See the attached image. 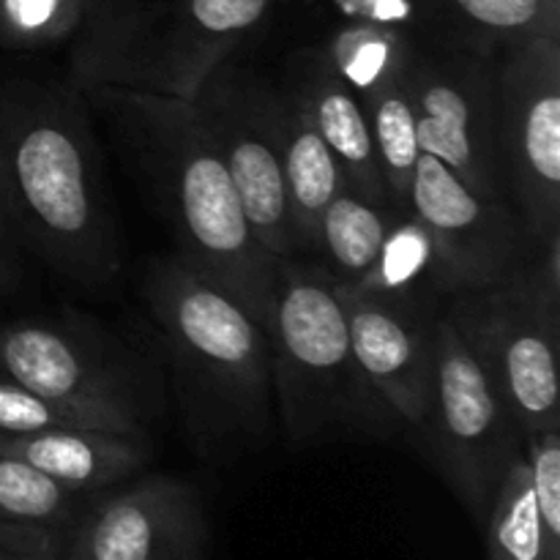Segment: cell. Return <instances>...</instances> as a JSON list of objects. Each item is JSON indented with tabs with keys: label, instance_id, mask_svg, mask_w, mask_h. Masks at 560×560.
I'll list each match as a JSON object with an SVG mask.
<instances>
[{
	"label": "cell",
	"instance_id": "5bb4252c",
	"mask_svg": "<svg viewBox=\"0 0 560 560\" xmlns=\"http://www.w3.org/2000/svg\"><path fill=\"white\" fill-rule=\"evenodd\" d=\"M350 345L372 386L405 427H419L435 375V323L441 312L339 288Z\"/></svg>",
	"mask_w": 560,
	"mask_h": 560
},
{
	"label": "cell",
	"instance_id": "ac0fdd59",
	"mask_svg": "<svg viewBox=\"0 0 560 560\" xmlns=\"http://www.w3.org/2000/svg\"><path fill=\"white\" fill-rule=\"evenodd\" d=\"M399 211L375 206L350 189H339L317 222L315 246L310 260H315L337 288L359 284L375 268L386 235Z\"/></svg>",
	"mask_w": 560,
	"mask_h": 560
},
{
	"label": "cell",
	"instance_id": "ffe728a7",
	"mask_svg": "<svg viewBox=\"0 0 560 560\" xmlns=\"http://www.w3.org/2000/svg\"><path fill=\"white\" fill-rule=\"evenodd\" d=\"M350 288L430 312H443L448 301L438 282L435 249H432L430 233L410 211L394 219L375 268Z\"/></svg>",
	"mask_w": 560,
	"mask_h": 560
},
{
	"label": "cell",
	"instance_id": "f546056e",
	"mask_svg": "<svg viewBox=\"0 0 560 560\" xmlns=\"http://www.w3.org/2000/svg\"><path fill=\"white\" fill-rule=\"evenodd\" d=\"M93 3H126V0H93Z\"/></svg>",
	"mask_w": 560,
	"mask_h": 560
},
{
	"label": "cell",
	"instance_id": "7402d4cb",
	"mask_svg": "<svg viewBox=\"0 0 560 560\" xmlns=\"http://www.w3.org/2000/svg\"><path fill=\"white\" fill-rule=\"evenodd\" d=\"M481 528L487 530L490 560H545V536L525 452L503 474Z\"/></svg>",
	"mask_w": 560,
	"mask_h": 560
},
{
	"label": "cell",
	"instance_id": "5b68a950",
	"mask_svg": "<svg viewBox=\"0 0 560 560\" xmlns=\"http://www.w3.org/2000/svg\"><path fill=\"white\" fill-rule=\"evenodd\" d=\"M277 0L93 3L71 49L74 85H118L195 102L219 63L268 20Z\"/></svg>",
	"mask_w": 560,
	"mask_h": 560
},
{
	"label": "cell",
	"instance_id": "3957f363",
	"mask_svg": "<svg viewBox=\"0 0 560 560\" xmlns=\"http://www.w3.org/2000/svg\"><path fill=\"white\" fill-rule=\"evenodd\" d=\"M186 441L206 459L257 448L271 432V345L244 304L184 257H159L145 277Z\"/></svg>",
	"mask_w": 560,
	"mask_h": 560
},
{
	"label": "cell",
	"instance_id": "603a6c76",
	"mask_svg": "<svg viewBox=\"0 0 560 560\" xmlns=\"http://www.w3.org/2000/svg\"><path fill=\"white\" fill-rule=\"evenodd\" d=\"M91 495L71 492L22 463L0 452V523H31L47 528H69Z\"/></svg>",
	"mask_w": 560,
	"mask_h": 560
},
{
	"label": "cell",
	"instance_id": "4316f807",
	"mask_svg": "<svg viewBox=\"0 0 560 560\" xmlns=\"http://www.w3.org/2000/svg\"><path fill=\"white\" fill-rule=\"evenodd\" d=\"M63 530L31 523H0V560H20L42 552H60Z\"/></svg>",
	"mask_w": 560,
	"mask_h": 560
},
{
	"label": "cell",
	"instance_id": "8992f818",
	"mask_svg": "<svg viewBox=\"0 0 560 560\" xmlns=\"http://www.w3.org/2000/svg\"><path fill=\"white\" fill-rule=\"evenodd\" d=\"M443 317L509 405L523 441L560 430V233L506 282L454 293Z\"/></svg>",
	"mask_w": 560,
	"mask_h": 560
},
{
	"label": "cell",
	"instance_id": "9a60e30c",
	"mask_svg": "<svg viewBox=\"0 0 560 560\" xmlns=\"http://www.w3.org/2000/svg\"><path fill=\"white\" fill-rule=\"evenodd\" d=\"M279 85L293 93L320 131L323 142L342 170L345 189L375 206L392 208L364 109L323 47H304L290 55Z\"/></svg>",
	"mask_w": 560,
	"mask_h": 560
},
{
	"label": "cell",
	"instance_id": "e0dca14e",
	"mask_svg": "<svg viewBox=\"0 0 560 560\" xmlns=\"http://www.w3.org/2000/svg\"><path fill=\"white\" fill-rule=\"evenodd\" d=\"M271 120L279 159H282L284 189H288L299 252L301 257H310L312 246H315L317 222L334 195L345 189V175L334 153L323 142L320 131L315 129L312 118L288 88H271Z\"/></svg>",
	"mask_w": 560,
	"mask_h": 560
},
{
	"label": "cell",
	"instance_id": "2e32d148",
	"mask_svg": "<svg viewBox=\"0 0 560 560\" xmlns=\"http://www.w3.org/2000/svg\"><path fill=\"white\" fill-rule=\"evenodd\" d=\"M0 452L33 465L66 490L93 495L140 476L153 459V443L151 435L74 427L0 438Z\"/></svg>",
	"mask_w": 560,
	"mask_h": 560
},
{
	"label": "cell",
	"instance_id": "f1b7e54d",
	"mask_svg": "<svg viewBox=\"0 0 560 560\" xmlns=\"http://www.w3.org/2000/svg\"><path fill=\"white\" fill-rule=\"evenodd\" d=\"M20 560H60V552H42V556H27Z\"/></svg>",
	"mask_w": 560,
	"mask_h": 560
},
{
	"label": "cell",
	"instance_id": "277c9868",
	"mask_svg": "<svg viewBox=\"0 0 560 560\" xmlns=\"http://www.w3.org/2000/svg\"><path fill=\"white\" fill-rule=\"evenodd\" d=\"M273 399L290 443L386 441L402 419L353 353L339 288L310 257H277L271 310Z\"/></svg>",
	"mask_w": 560,
	"mask_h": 560
},
{
	"label": "cell",
	"instance_id": "52a82bcc",
	"mask_svg": "<svg viewBox=\"0 0 560 560\" xmlns=\"http://www.w3.org/2000/svg\"><path fill=\"white\" fill-rule=\"evenodd\" d=\"M413 432L448 490L485 525L498 485L525 452V441L509 405L443 312L435 323L430 399Z\"/></svg>",
	"mask_w": 560,
	"mask_h": 560
},
{
	"label": "cell",
	"instance_id": "d4e9b609",
	"mask_svg": "<svg viewBox=\"0 0 560 560\" xmlns=\"http://www.w3.org/2000/svg\"><path fill=\"white\" fill-rule=\"evenodd\" d=\"M523 448L545 536V560H560V430L525 438Z\"/></svg>",
	"mask_w": 560,
	"mask_h": 560
},
{
	"label": "cell",
	"instance_id": "ba28073f",
	"mask_svg": "<svg viewBox=\"0 0 560 560\" xmlns=\"http://www.w3.org/2000/svg\"><path fill=\"white\" fill-rule=\"evenodd\" d=\"M0 372L96 430L151 435L156 392L118 342L77 323L20 320L0 328Z\"/></svg>",
	"mask_w": 560,
	"mask_h": 560
},
{
	"label": "cell",
	"instance_id": "6da1fadb",
	"mask_svg": "<svg viewBox=\"0 0 560 560\" xmlns=\"http://www.w3.org/2000/svg\"><path fill=\"white\" fill-rule=\"evenodd\" d=\"M0 175L27 252L82 288L115 282L124 249L74 82L0 85Z\"/></svg>",
	"mask_w": 560,
	"mask_h": 560
},
{
	"label": "cell",
	"instance_id": "44dd1931",
	"mask_svg": "<svg viewBox=\"0 0 560 560\" xmlns=\"http://www.w3.org/2000/svg\"><path fill=\"white\" fill-rule=\"evenodd\" d=\"M468 47L503 55L550 25H560V0H438Z\"/></svg>",
	"mask_w": 560,
	"mask_h": 560
},
{
	"label": "cell",
	"instance_id": "7c38bea8",
	"mask_svg": "<svg viewBox=\"0 0 560 560\" xmlns=\"http://www.w3.org/2000/svg\"><path fill=\"white\" fill-rule=\"evenodd\" d=\"M408 211L430 233L446 299L506 282L536 252L514 206L479 197L430 153L416 159Z\"/></svg>",
	"mask_w": 560,
	"mask_h": 560
},
{
	"label": "cell",
	"instance_id": "484cf974",
	"mask_svg": "<svg viewBox=\"0 0 560 560\" xmlns=\"http://www.w3.org/2000/svg\"><path fill=\"white\" fill-rule=\"evenodd\" d=\"M74 427H91L71 410L38 397L36 392L25 388L0 372V438L36 435L49 430H74Z\"/></svg>",
	"mask_w": 560,
	"mask_h": 560
},
{
	"label": "cell",
	"instance_id": "9c48e42d",
	"mask_svg": "<svg viewBox=\"0 0 560 560\" xmlns=\"http://www.w3.org/2000/svg\"><path fill=\"white\" fill-rule=\"evenodd\" d=\"M495 137L509 200L534 246L560 233V25L506 49L495 74Z\"/></svg>",
	"mask_w": 560,
	"mask_h": 560
},
{
	"label": "cell",
	"instance_id": "83f0119b",
	"mask_svg": "<svg viewBox=\"0 0 560 560\" xmlns=\"http://www.w3.org/2000/svg\"><path fill=\"white\" fill-rule=\"evenodd\" d=\"M22 246L20 233H16L14 217H11L9 197H5L3 175H0V290L11 288L20 271V252Z\"/></svg>",
	"mask_w": 560,
	"mask_h": 560
},
{
	"label": "cell",
	"instance_id": "d6986e66",
	"mask_svg": "<svg viewBox=\"0 0 560 560\" xmlns=\"http://www.w3.org/2000/svg\"><path fill=\"white\" fill-rule=\"evenodd\" d=\"M408 69L377 77L353 91L370 124L372 142H375L383 178H386L388 202L399 213H408L410 180H413L416 159L421 153L408 96Z\"/></svg>",
	"mask_w": 560,
	"mask_h": 560
},
{
	"label": "cell",
	"instance_id": "4fadbf2b",
	"mask_svg": "<svg viewBox=\"0 0 560 560\" xmlns=\"http://www.w3.org/2000/svg\"><path fill=\"white\" fill-rule=\"evenodd\" d=\"M206 552L200 492L164 474L93 492L60 545V560H206Z\"/></svg>",
	"mask_w": 560,
	"mask_h": 560
},
{
	"label": "cell",
	"instance_id": "8fae6325",
	"mask_svg": "<svg viewBox=\"0 0 560 560\" xmlns=\"http://www.w3.org/2000/svg\"><path fill=\"white\" fill-rule=\"evenodd\" d=\"M273 82L228 58L195 96L224 159L246 224L271 257H301L271 120Z\"/></svg>",
	"mask_w": 560,
	"mask_h": 560
},
{
	"label": "cell",
	"instance_id": "cb8c5ba5",
	"mask_svg": "<svg viewBox=\"0 0 560 560\" xmlns=\"http://www.w3.org/2000/svg\"><path fill=\"white\" fill-rule=\"evenodd\" d=\"M93 0H0V44L44 49L63 44L85 25Z\"/></svg>",
	"mask_w": 560,
	"mask_h": 560
},
{
	"label": "cell",
	"instance_id": "30bf717a",
	"mask_svg": "<svg viewBox=\"0 0 560 560\" xmlns=\"http://www.w3.org/2000/svg\"><path fill=\"white\" fill-rule=\"evenodd\" d=\"M501 55L452 42H421L408 69L419 151L435 156L470 191L509 202L495 137V74Z\"/></svg>",
	"mask_w": 560,
	"mask_h": 560
},
{
	"label": "cell",
	"instance_id": "7a4b0ae2",
	"mask_svg": "<svg viewBox=\"0 0 560 560\" xmlns=\"http://www.w3.org/2000/svg\"><path fill=\"white\" fill-rule=\"evenodd\" d=\"M129 148L184 257L266 328L277 257L246 224L224 159L195 102L118 85H77Z\"/></svg>",
	"mask_w": 560,
	"mask_h": 560
}]
</instances>
